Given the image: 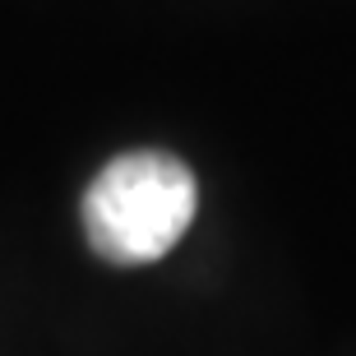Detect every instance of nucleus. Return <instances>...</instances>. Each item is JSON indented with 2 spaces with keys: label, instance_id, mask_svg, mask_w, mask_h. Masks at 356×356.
Instances as JSON below:
<instances>
[{
  "label": "nucleus",
  "instance_id": "1",
  "mask_svg": "<svg viewBox=\"0 0 356 356\" xmlns=\"http://www.w3.org/2000/svg\"><path fill=\"white\" fill-rule=\"evenodd\" d=\"M195 176L167 153H125L106 162L83 195L88 245L111 264H153L195 218Z\"/></svg>",
  "mask_w": 356,
  "mask_h": 356
}]
</instances>
